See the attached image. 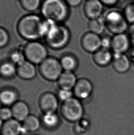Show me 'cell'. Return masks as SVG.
<instances>
[{
    "instance_id": "74e56055",
    "label": "cell",
    "mask_w": 134,
    "mask_h": 135,
    "mask_svg": "<svg viewBox=\"0 0 134 135\" xmlns=\"http://www.w3.org/2000/svg\"><path fill=\"white\" fill-rule=\"evenodd\" d=\"M16 1H20V0H16Z\"/></svg>"
},
{
    "instance_id": "4fadbf2b",
    "label": "cell",
    "mask_w": 134,
    "mask_h": 135,
    "mask_svg": "<svg viewBox=\"0 0 134 135\" xmlns=\"http://www.w3.org/2000/svg\"><path fill=\"white\" fill-rule=\"evenodd\" d=\"M112 64L115 71L118 73H125L131 68V60L125 54H114Z\"/></svg>"
},
{
    "instance_id": "ba28073f",
    "label": "cell",
    "mask_w": 134,
    "mask_h": 135,
    "mask_svg": "<svg viewBox=\"0 0 134 135\" xmlns=\"http://www.w3.org/2000/svg\"><path fill=\"white\" fill-rule=\"evenodd\" d=\"M93 90V86L91 81L86 78L77 80L73 90L75 97L80 100H85L91 97Z\"/></svg>"
},
{
    "instance_id": "7402d4cb",
    "label": "cell",
    "mask_w": 134,
    "mask_h": 135,
    "mask_svg": "<svg viewBox=\"0 0 134 135\" xmlns=\"http://www.w3.org/2000/svg\"><path fill=\"white\" fill-rule=\"evenodd\" d=\"M18 95L16 92L10 89H7L0 92V102L6 107L12 106L18 101Z\"/></svg>"
},
{
    "instance_id": "1f68e13d",
    "label": "cell",
    "mask_w": 134,
    "mask_h": 135,
    "mask_svg": "<svg viewBox=\"0 0 134 135\" xmlns=\"http://www.w3.org/2000/svg\"><path fill=\"white\" fill-rule=\"evenodd\" d=\"M103 5L108 7H112L118 3L120 0H100Z\"/></svg>"
},
{
    "instance_id": "8992f818",
    "label": "cell",
    "mask_w": 134,
    "mask_h": 135,
    "mask_svg": "<svg viewBox=\"0 0 134 135\" xmlns=\"http://www.w3.org/2000/svg\"><path fill=\"white\" fill-rule=\"evenodd\" d=\"M39 69L42 76L51 81L58 80L64 71L60 60L54 57H47L40 64Z\"/></svg>"
},
{
    "instance_id": "7a4b0ae2",
    "label": "cell",
    "mask_w": 134,
    "mask_h": 135,
    "mask_svg": "<svg viewBox=\"0 0 134 135\" xmlns=\"http://www.w3.org/2000/svg\"><path fill=\"white\" fill-rule=\"evenodd\" d=\"M41 6L45 19L58 24L67 20L70 15L69 7L64 0H45Z\"/></svg>"
},
{
    "instance_id": "8fae6325",
    "label": "cell",
    "mask_w": 134,
    "mask_h": 135,
    "mask_svg": "<svg viewBox=\"0 0 134 135\" xmlns=\"http://www.w3.org/2000/svg\"><path fill=\"white\" fill-rule=\"evenodd\" d=\"M58 98L54 94L47 92L40 98L39 106L43 113H56L58 109Z\"/></svg>"
},
{
    "instance_id": "52a82bcc",
    "label": "cell",
    "mask_w": 134,
    "mask_h": 135,
    "mask_svg": "<svg viewBox=\"0 0 134 135\" xmlns=\"http://www.w3.org/2000/svg\"><path fill=\"white\" fill-rule=\"evenodd\" d=\"M24 53L28 61L34 64H40L48 57L47 48L37 41L28 43L24 48Z\"/></svg>"
},
{
    "instance_id": "cb8c5ba5",
    "label": "cell",
    "mask_w": 134,
    "mask_h": 135,
    "mask_svg": "<svg viewBox=\"0 0 134 135\" xmlns=\"http://www.w3.org/2000/svg\"><path fill=\"white\" fill-rule=\"evenodd\" d=\"M17 73L16 65L12 61H7L0 66V75L5 78H11Z\"/></svg>"
},
{
    "instance_id": "5bb4252c",
    "label": "cell",
    "mask_w": 134,
    "mask_h": 135,
    "mask_svg": "<svg viewBox=\"0 0 134 135\" xmlns=\"http://www.w3.org/2000/svg\"><path fill=\"white\" fill-rule=\"evenodd\" d=\"M23 131L22 123L12 118L3 122L0 129L1 135H20Z\"/></svg>"
},
{
    "instance_id": "ab89813d",
    "label": "cell",
    "mask_w": 134,
    "mask_h": 135,
    "mask_svg": "<svg viewBox=\"0 0 134 135\" xmlns=\"http://www.w3.org/2000/svg\"><path fill=\"white\" fill-rule=\"evenodd\" d=\"M0 135H1V134H0Z\"/></svg>"
},
{
    "instance_id": "2e32d148",
    "label": "cell",
    "mask_w": 134,
    "mask_h": 135,
    "mask_svg": "<svg viewBox=\"0 0 134 135\" xmlns=\"http://www.w3.org/2000/svg\"><path fill=\"white\" fill-rule=\"evenodd\" d=\"M13 119L22 123L29 115V108L25 102L17 101L11 108Z\"/></svg>"
},
{
    "instance_id": "f35d334b",
    "label": "cell",
    "mask_w": 134,
    "mask_h": 135,
    "mask_svg": "<svg viewBox=\"0 0 134 135\" xmlns=\"http://www.w3.org/2000/svg\"><path fill=\"white\" fill-rule=\"evenodd\" d=\"M87 1V0H85V1Z\"/></svg>"
},
{
    "instance_id": "d4e9b609",
    "label": "cell",
    "mask_w": 134,
    "mask_h": 135,
    "mask_svg": "<svg viewBox=\"0 0 134 135\" xmlns=\"http://www.w3.org/2000/svg\"><path fill=\"white\" fill-rule=\"evenodd\" d=\"M19 2L22 8L29 12L36 11L42 4L41 0H20Z\"/></svg>"
},
{
    "instance_id": "60d3db41",
    "label": "cell",
    "mask_w": 134,
    "mask_h": 135,
    "mask_svg": "<svg viewBox=\"0 0 134 135\" xmlns=\"http://www.w3.org/2000/svg\"></svg>"
},
{
    "instance_id": "4316f807",
    "label": "cell",
    "mask_w": 134,
    "mask_h": 135,
    "mask_svg": "<svg viewBox=\"0 0 134 135\" xmlns=\"http://www.w3.org/2000/svg\"><path fill=\"white\" fill-rule=\"evenodd\" d=\"M11 61L18 66H20L26 61V58L24 53L19 51L13 52L10 56Z\"/></svg>"
},
{
    "instance_id": "ac0fdd59",
    "label": "cell",
    "mask_w": 134,
    "mask_h": 135,
    "mask_svg": "<svg viewBox=\"0 0 134 135\" xmlns=\"http://www.w3.org/2000/svg\"><path fill=\"white\" fill-rule=\"evenodd\" d=\"M17 74L19 77L24 80L34 79L36 74V68L34 64L28 60L17 68Z\"/></svg>"
},
{
    "instance_id": "ffe728a7",
    "label": "cell",
    "mask_w": 134,
    "mask_h": 135,
    "mask_svg": "<svg viewBox=\"0 0 134 135\" xmlns=\"http://www.w3.org/2000/svg\"><path fill=\"white\" fill-rule=\"evenodd\" d=\"M23 131L33 133L37 131L42 125L40 119L36 116L30 114L22 123Z\"/></svg>"
},
{
    "instance_id": "30bf717a",
    "label": "cell",
    "mask_w": 134,
    "mask_h": 135,
    "mask_svg": "<svg viewBox=\"0 0 134 135\" xmlns=\"http://www.w3.org/2000/svg\"><path fill=\"white\" fill-rule=\"evenodd\" d=\"M131 42L125 33L114 35L112 37L111 50L114 54H125L129 50Z\"/></svg>"
},
{
    "instance_id": "4dcf8cb0",
    "label": "cell",
    "mask_w": 134,
    "mask_h": 135,
    "mask_svg": "<svg viewBox=\"0 0 134 135\" xmlns=\"http://www.w3.org/2000/svg\"><path fill=\"white\" fill-rule=\"evenodd\" d=\"M112 44V37L105 36L101 37V47L106 49H111Z\"/></svg>"
},
{
    "instance_id": "5b68a950",
    "label": "cell",
    "mask_w": 134,
    "mask_h": 135,
    "mask_svg": "<svg viewBox=\"0 0 134 135\" xmlns=\"http://www.w3.org/2000/svg\"><path fill=\"white\" fill-rule=\"evenodd\" d=\"M106 27L114 35L125 33L128 29V23L122 12L116 9L107 11L103 18Z\"/></svg>"
},
{
    "instance_id": "e575fe53",
    "label": "cell",
    "mask_w": 134,
    "mask_h": 135,
    "mask_svg": "<svg viewBox=\"0 0 134 135\" xmlns=\"http://www.w3.org/2000/svg\"><path fill=\"white\" fill-rule=\"evenodd\" d=\"M131 59H132V61H133V62L134 63V50L133 52L132 53V55H131Z\"/></svg>"
},
{
    "instance_id": "44dd1931",
    "label": "cell",
    "mask_w": 134,
    "mask_h": 135,
    "mask_svg": "<svg viewBox=\"0 0 134 135\" xmlns=\"http://www.w3.org/2000/svg\"><path fill=\"white\" fill-rule=\"evenodd\" d=\"M60 63L64 71H73L78 68V59L74 55L66 54L61 57Z\"/></svg>"
},
{
    "instance_id": "836d02e7",
    "label": "cell",
    "mask_w": 134,
    "mask_h": 135,
    "mask_svg": "<svg viewBox=\"0 0 134 135\" xmlns=\"http://www.w3.org/2000/svg\"><path fill=\"white\" fill-rule=\"evenodd\" d=\"M128 36L131 39V44L134 45V23L131 24L128 29Z\"/></svg>"
},
{
    "instance_id": "e0dca14e",
    "label": "cell",
    "mask_w": 134,
    "mask_h": 135,
    "mask_svg": "<svg viewBox=\"0 0 134 135\" xmlns=\"http://www.w3.org/2000/svg\"><path fill=\"white\" fill-rule=\"evenodd\" d=\"M77 80L74 72L63 71L57 82L60 89L73 90Z\"/></svg>"
},
{
    "instance_id": "d6a6232c",
    "label": "cell",
    "mask_w": 134,
    "mask_h": 135,
    "mask_svg": "<svg viewBox=\"0 0 134 135\" xmlns=\"http://www.w3.org/2000/svg\"><path fill=\"white\" fill-rule=\"evenodd\" d=\"M69 7H76L81 3L82 0H64Z\"/></svg>"
},
{
    "instance_id": "f546056e",
    "label": "cell",
    "mask_w": 134,
    "mask_h": 135,
    "mask_svg": "<svg viewBox=\"0 0 134 135\" xmlns=\"http://www.w3.org/2000/svg\"><path fill=\"white\" fill-rule=\"evenodd\" d=\"M9 35L7 31L0 27V49L5 47L9 43Z\"/></svg>"
},
{
    "instance_id": "d590c367",
    "label": "cell",
    "mask_w": 134,
    "mask_h": 135,
    "mask_svg": "<svg viewBox=\"0 0 134 135\" xmlns=\"http://www.w3.org/2000/svg\"><path fill=\"white\" fill-rule=\"evenodd\" d=\"M2 103H1V102H0V110L1 109V108H2Z\"/></svg>"
},
{
    "instance_id": "8d00e7d4",
    "label": "cell",
    "mask_w": 134,
    "mask_h": 135,
    "mask_svg": "<svg viewBox=\"0 0 134 135\" xmlns=\"http://www.w3.org/2000/svg\"><path fill=\"white\" fill-rule=\"evenodd\" d=\"M37 135V134H32V135Z\"/></svg>"
},
{
    "instance_id": "9c48e42d",
    "label": "cell",
    "mask_w": 134,
    "mask_h": 135,
    "mask_svg": "<svg viewBox=\"0 0 134 135\" xmlns=\"http://www.w3.org/2000/svg\"><path fill=\"white\" fill-rule=\"evenodd\" d=\"M81 45L86 52L94 54L101 48V37L89 31L82 37Z\"/></svg>"
},
{
    "instance_id": "277c9868",
    "label": "cell",
    "mask_w": 134,
    "mask_h": 135,
    "mask_svg": "<svg viewBox=\"0 0 134 135\" xmlns=\"http://www.w3.org/2000/svg\"><path fill=\"white\" fill-rule=\"evenodd\" d=\"M84 108L81 100L73 97L62 103L60 112L64 119L71 123H77L83 119Z\"/></svg>"
},
{
    "instance_id": "83f0119b",
    "label": "cell",
    "mask_w": 134,
    "mask_h": 135,
    "mask_svg": "<svg viewBox=\"0 0 134 135\" xmlns=\"http://www.w3.org/2000/svg\"><path fill=\"white\" fill-rule=\"evenodd\" d=\"M57 97L59 100L64 102L74 97V95L73 90L60 89L58 93Z\"/></svg>"
},
{
    "instance_id": "484cf974",
    "label": "cell",
    "mask_w": 134,
    "mask_h": 135,
    "mask_svg": "<svg viewBox=\"0 0 134 135\" xmlns=\"http://www.w3.org/2000/svg\"><path fill=\"white\" fill-rule=\"evenodd\" d=\"M122 12L128 23H134V2L126 4Z\"/></svg>"
},
{
    "instance_id": "7c38bea8",
    "label": "cell",
    "mask_w": 134,
    "mask_h": 135,
    "mask_svg": "<svg viewBox=\"0 0 134 135\" xmlns=\"http://www.w3.org/2000/svg\"><path fill=\"white\" fill-rule=\"evenodd\" d=\"M104 6L100 0H87L84 5V13L90 20L100 18L103 13Z\"/></svg>"
},
{
    "instance_id": "d6986e66",
    "label": "cell",
    "mask_w": 134,
    "mask_h": 135,
    "mask_svg": "<svg viewBox=\"0 0 134 135\" xmlns=\"http://www.w3.org/2000/svg\"><path fill=\"white\" fill-rule=\"evenodd\" d=\"M40 121L42 126L47 130L56 129L60 124V118L56 113H43Z\"/></svg>"
},
{
    "instance_id": "9a60e30c",
    "label": "cell",
    "mask_w": 134,
    "mask_h": 135,
    "mask_svg": "<svg viewBox=\"0 0 134 135\" xmlns=\"http://www.w3.org/2000/svg\"><path fill=\"white\" fill-rule=\"evenodd\" d=\"M114 53L111 49L101 47L93 54V60L95 63L101 67H105L112 63Z\"/></svg>"
},
{
    "instance_id": "6da1fadb",
    "label": "cell",
    "mask_w": 134,
    "mask_h": 135,
    "mask_svg": "<svg viewBox=\"0 0 134 135\" xmlns=\"http://www.w3.org/2000/svg\"><path fill=\"white\" fill-rule=\"evenodd\" d=\"M44 21L38 15H26L20 19L18 25V30L24 38L35 41L44 37Z\"/></svg>"
},
{
    "instance_id": "f1b7e54d",
    "label": "cell",
    "mask_w": 134,
    "mask_h": 135,
    "mask_svg": "<svg viewBox=\"0 0 134 135\" xmlns=\"http://www.w3.org/2000/svg\"><path fill=\"white\" fill-rule=\"evenodd\" d=\"M12 118L13 113L11 108L8 107L2 108L0 110V119L2 122H5Z\"/></svg>"
},
{
    "instance_id": "3957f363",
    "label": "cell",
    "mask_w": 134,
    "mask_h": 135,
    "mask_svg": "<svg viewBox=\"0 0 134 135\" xmlns=\"http://www.w3.org/2000/svg\"><path fill=\"white\" fill-rule=\"evenodd\" d=\"M45 34L46 42L53 49H62L69 44L70 32L69 29L55 22H51Z\"/></svg>"
},
{
    "instance_id": "603a6c76",
    "label": "cell",
    "mask_w": 134,
    "mask_h": 135,
    "mask_svg": "<svg viewBox=\"0 0 134 135\" xmlns=\"http://www.w3.org/2000/svg\"><path fill=\"white\" fill-rule=\"evenodd\" d=\"M88 26L90 31L100 35L104 31L106 26L103 18L100 17L89 20Z\"/></svg>"
}]
</instances>
